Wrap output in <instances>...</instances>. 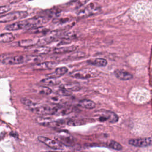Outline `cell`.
I'll list each match as a JSON object with an SVG mask.
<instances>
[{"instance_id": "obj_1", "label": "cell", "mask_w": 152, "mask_h": 152, "mask_svg": "<svg viewBox=\"0 0 152 152\" xmlns=\"http://www.w3.org/2000/svg\"><path fill=\"white\" fill-rule=\"evenodd\" d=\"M49 20V17L36 16L9 24L5 27V29L8 31L30 30L34 28L41 27L43 25L48 23Z\"/></svg>"}, {"instance_id": "obj_2", "label": "cell", "mask_w": 152, "mask_h": 152, "mask_svg": "<svg viewBox=\"0 0 152 152\" xmlns=\"http://www.w3.org/2000/svg\"><path fill=\"white\" fill-rule=\"evenodd\" d=\"M40 56L34 55H16L14 53H5L0 55V62L5 65H17L24 63L37 62L41 60Z\"/></svg>"}, {"instance_id": "obj_3", "label": "cell", "mask_w": 152, "mask_h": 152, "mask_svg": "<svg viewBox=\"0 0 152 152\" xmlns=\"http://www.w3.org/2000/svg\"><path fill=\"white\" fill-rule=\"evenodd\" d=\"M21 103L32 112L40 115H53V108L50 106L34 103L27 98H21Z\"/></svg>"}, {"instance_id": "obj_4", "label": "cell", "mask_w": 152, "mask_h": 152, "mask_svg": "<svg viewBox=\"0 0 152 152\" xmlns=\"http://www.w3.org/2000/svg\"><path fill=\"white\" fill-rule=\"evenodd\" d=\"M74 18L69 17H58L55 18L52 21L53 26L55 31L65 30L71 28L75 23Z\"/></svg>"}, {"instance_id": "obj_5", "label": "cell", "mask_w": 152, "mask_h": 152, "mask_svg": "<svg viewBox=\"0 0 152 152\" xmlns=\"http://www.w3.org/2000/svg\"><path fill=\"white\" fill-rule=\"evenodd\" d=\"M28 14V12L25 11H17L8 12L0 16V23H7L20 18H24L26 17Z\"/></svg>"}, {"instance_id": "obj_6", "label": "cell", "mask_w": 152, "mask_h": 152, "mask_svg": "<svg viewBox=\"0 0 152 152\" xmlns=\"http://www.w3.org/2000/svg\"><path fill=\"white\" fill-rule=\"evenodd\" d=\"M100 10L101 7L99 4L95 2H92L81 9L78 12L77 15L79 17H86L97 14L100 11Z\"/></svg>"}, {"instance_id": "obj_7", "label": "cell", "mask_w": 152, "mask_h": 152, "mask_svg": "<svg viewBox=\"0 0 152 152\" xmlns=\"http://www.w3.org/2000/svg\"><path fill=\"white\" fill-rule=\"evenodd\" d=\"M37 122L43 126L50 128H61L66 125L65 121L53 120L50 118L45 117H38L36 118Z\"/></svg>"}, {"instance_id": "obj_8", "label": "cell", "mask_w": 152, "mask_h": 152, "mask_svg": "<svg viewBox=\"0 0 152 152\" xmlns=\"http://www.w3.org/2000/svg\"><path fill=\"white\" fill-rule=\"evenodd\" d=\"M37 139L39 141L45 144L47 146L50 148L55 150H62L63 149V145L57 141L56 140H53L51 138H49L48 137L44 136H38Z\"/></svg>"}, {"instance_id": "obj_9", "label": "cell", "mask_w": 152, "mask_h": 152, "mask_svg": "<svg viewBox=\"0 0 152 152\" xmlns=\"http://www.w3.org/2000/svg\"><path fill=\"white\" fill-rule=\"evenodd\" d=\"M128 143L134 147H145L150 146L152 145L151 138H135L129 140Z\"/></svg>"}, {"instance_id": "obj_10", "label": "cell", "mask_w": 152, "mask_h": 152, "mask_svg": "<svg viewBox=\"0 0 152 152\" xmlns=\"http://www.w3.org/2000/svg\"><path fill=\"white\" fill-rule=\"evenodd\" d=\"M55 140L60 142L62 145L66 146H73L75 144L74 138L68 134L56 135L55 136Z\"/></svg>"}, {"instance_id": "obj_11", "label": "cell", "mask_w": 152, "mask_h": 152, "mask_svg": "<svg viewBox=\"0 0 152 152\" xmlns=\"http://www.w3.org/2000/svg\"><path fill=\"white\" fill-rule=\"evenodd\" d=\"M69 75L73 78L78 79H88L95 76L94 72L88 70H78L71 72Z\"/></svg>"}, {"instance_id": "obj_12", "label": "cell", "mask_w": 152, "mask_h": 152, "mask_svg": "<svg viewBox=\"0 0 152 152\" xmlns=\"http://www.w3.org/2000/svg\"><path fill=\"white\" fill-rule=\"evenodd\" d=\"M57 63L55 61H44L34 64L33 68L36 70H47L55 68Z\"/></svg>"}, {"instance_id": "obj_13", "label": "cell", "mask_w": 152, "mask_h": 152, "mask_svg": "<svg viewBox=\"0 0 152 152\" xmlns=\"http://www.w3.org/2000/svg\"><path fill=\"white\" fill-rule=\"evenodd\" d=\"M78 49V46L76 45H69L58 46L53 49V52L56 54H62L66 53L73 52Z\"/></svg>"}, {"instance_id": "obj_14", "label": "cell", "mask_w": 152, "mask_h": 152, "mask_svg": "<svg viewBox=\"0 0 152 152\" xmlns=\"http://www.w3.org/2000/svg\"><path fill=\"white\" fill-rule=\"evenodd\" d=\"M53 115L58 116H63L68 115L72 112V109L71 107L63 106H56L53 107Z\"/></svg>"}, {"instance_id": "obj_15", "label": "cell", "mask_w": 152, "mask_h": 152, "mask_svg": "<svg viewBox=\"0 0 152 152\" xmlns=\"http://www.w3.org/2000/svg\"><path fill=\"white\" fill-rule=\"evenodd\" d=\"M68 69L65 66H61V67H58L55 69L54 72L52 73H49L46 75L47 77L49 78H58L61 76H63L65 75L67 72Z\"/></svg>"}, {"instance_id": "obj_16", "label": "cell", "mask_w": 152, "mask_h": 152, "mask_svg": "<svg viewBox=\"0 0 152 152\" xmlns=\"http://www.w3.org/2000/svg\"><path fill=\"white\" fill-rule=\"evenodd\" d=\"M39 39H29L26 40H21L18 42L19 46L22 48H29L38 45Z\"/></svg>"}, {"instance_id": "obj_17", "label": "cell", "mask_w": 152, "mask_h": 152, "mask_svg": "<svg viewBox=\"0 0 152 152\" xmlns=\"http://www.w3.org/2000/svg\"><path fill=\"white\" fill-rule=\"evenodd\" d=\"M115 76L121 80H128L132 78V75L125 70L122 69H116L114 72Z\"/></svg>"}, {"instance_id": "obj_18", "label": "cell", "mask_w": 152, "mask_h": 152, "mask_svg": "<svg viewBox=\"0 0 152 152\" xmlns=\"http://www.w3.org/2000/svg\"><path fill=\"white\" fill-rule=\"evenodd\" d=\"M104 112L103 116L102 118L104 120L108 121L110 123H115L118 121V117L115 113L109 110H105Z\"/></svg>"}, {"instance_id": "obj_19", "label": "cell", "mask_w": 152, "mask_h": 152, "mask_svg": "<svg viewBox=\"0 0 152 152\" xmlns=\"http://www.w3.org/2000/svg\"><path fill=\"white\" fill-rule=\"evenodd\" d=\"M53 51L52 49L49 46H39L37 48H36L33 51V55L36 56H40L43 55H46L50 52Z\"/></svg>"}, {"instance_id": "obj_20", "label": "cell", "mask_w": 152, "mask_h": 152, "mask_svg": "<svg viewBox=\"0 0 152 152\" xmlns=\"http://www.w3.org/2000/svg\"><path fill=\"white\" fill-rule=\"evenodd\" d=\"M87 63L90 65H94L98 67H103L106 66L107 62L105 59L103 58H96L90 59L87 61Z\"/></svg>"}, {"instance_id": "obj_21", "label": "cell", "mask_w": 152, "mask_h": 152, "mask_svg": "<svg viewBox=\"0 0 152 152\" xmlns=\"http://www.w3.org/2000/svg\"><path fill=\"white\" fill-rule=\"evenodd\" d=\"M15 37L11 32H6L0 34V43H9L14 40Z\"/></svg>"}, {"instance_id": "obj_22", "label": "cell", "mask_w": 152, "mask_h": 152, "mask_svg": "<svg viewBox=\"0 0 152 152\" xmlns=\"http://www.w3.org/2000/svg\"><path fill=\"white\" fill-rule=\"evenodd\" d=\"M61 87L69 91H78L81 89V86L78 83H69L64 85H62Z\"/></svg>"}, {"instance_id": "obj_23", "label": "cell", "mask_w": 152, "mask_h": 152, "mask_svg": "<svg viewBox=\"0 0 152 152\" xmlns=\"http://www.w3.org/2000/svg\"><path fill=\"white\" fill-rule=\"evenodd\" d=\"M41 83L45 86H57L61 83V81L58 78L47 77L41 80Z\"/></svg>"}, {"instance_id": "obj_24", "label": "cell", "mask_w": 152, "mask_h": 152, "mask_svg": "<svg viewBox=\"0 0 152 152\" xmlns=\"http://www.w3.org/2000/svg\"><path fill=\"white\" fill-rule=\"evenodd\" d=\"M79 105L82 107L88 109H92L95 107L96 104L95 103L89 99H83L81 100L79 103Z\"/></svg>"}, {"instance_id": "obj_25", "label": "cell", "mask_w": 152, "mask_h": 152, "mask_svg": "<svg viewBox=\"0 0 152 152\" xmlns=\"http://www.w3.org/2000/svg\"><path fill=\"white\" fill-rule=\"evenodd\" d=\"M86 56V53L80 51H77V52H74L70 55L68 56V58L71 59H79L81 58H84Z\"/></svg>"}, {"instance_id": "obj_26", "label": "cell", "mask_w": 152, "mask_h": 152, "mask_svg": "<svg viewBox=\"0 0 152 152\" xmlns=\"http://www.w3.org/2000/svg\"><path fill=\"white\" fill-rule=\"evenodd\" d=\"M39 93L40 94H44V95H49L50 94L52 93V90L51 88H49L48 87L46 86H40L39 87L38 89Z\"/></svg>"}, {"instance_id": "obj_27", "label": "cell", "mask_w": 152, "mask_h": 152, "mask_svg": "<svg viewBox=\"0 0 152 152\" xmlns=\"http://www.w3.org/2000/svg\"><path fill=\"white\" fill-rule=\"evenodd\" d=\"M109 147L112 149L116 150H121L122 148V145L118 142L115 141H111L109 143Z\"/></svg>"}, {"instance_id": "obj_28", "label": "cell", "mask_w": 152, "mask_h": 152, "mask_svg": "<svg viewBox=\"0 0 152 152\" xmlns=\"http://www.w3.org/2000/svg\"><path fill=\"white\" fill-rule=\"evenodd\" d=\"M11 10V7L9 5H2L0 6V15L7 14V12Z\"/></svg>"}, {"instance_id": "obj_29", "label": "cell", "mask_w": 152, "mask_h": 152, "mask_svg": "<svg viewBox=\"0 0 152 152\" xmlns=\"http://www.w3.org/2000/svg\"><path fill=\"white\" fill-rule=\"evenodd\" d=\"M46 152H58V151H47Z\"/></svg>"}]
</instances>
